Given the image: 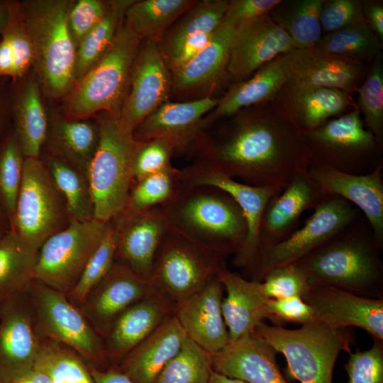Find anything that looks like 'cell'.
I'll return each mask as SVG.
<instances>
[{
	"mask_svg": "<svg viewBox=\"0 0 383 383\" xmlns=\"http://www.w3.org/2000/svg\"><path fill=\"white\" fill-rule=\"evenodd\" d=\"M202 133L188 156L255 187L284 189L306 174L311 157L303 133L272 100L243 109Z\"/></svg>",
	"mask_w": 383,
	"mask_h": 383,
	"instance_id": "obj_1",
	"label": "cell"
},
{
	"mask_svg": "<svg viewBox=\"0 0 383 383\" xmlns=\"http://www.w3.org/2000/svg\"><path fill=\"white\" fill-rule=\"evenodd\" d=\"M170 229L219 260L241 249L248 226L243 212L226 192L211 186L178 185L159 206Z\"/></svg>",
	"mask_w": 383,
	"mask_h": 383,
	"instance_id": "obj_2",
	"label": "cell"
},
{
	"mask_svg": "<svg viewBox=\"0 0 383 383\" xmlns=\"http://www.w3.org/2000/svg\"><path fill=\"white\" fill-rule=\"evenodd\" d=\"M367 221L359 218L299 261L311 284L383 299V263Z\"/></svg>",
	"mask_w": 383,
	"mask_h": 383,
	"instance_id": "obj_3",
	"label": "cell"
},
{
	"mask_svg": "<svg viewBox=\"0 0 383 383\" xmlns=\"http://www.w3.org/2000/svg\"><path fill=\"white\" fill-rule=\"evenodd\" d=\"M72 1H18L21 21L31 43L33 65L42 91L57 99L75 85L76 46L71 37L67 15Z\"/></svg>",
	"mask_w": 383,
	"mask_h": 383,
	"instance_id": "obj_4",
	"label": "cell"
},
{
	"mask_svg": "<svg viewBox=\"0 0 383 383\" xmlns=\"http://www.w3.org/2000/svg\"><path fill=\"white\" fill-rule=\"evenodd\" d=\"M345 328L315 321L287 329L263 321L253 333L285 357L292 378L300 383H332L339 354L351 352L352 333Z\"/></svg>",
	"mask_w": 383,
	"mask_h": 383,
	"instance_id": "obj_5",
	"label": "cell"
},
{
	"mask_svg": "<svg viewBox=\"0 0 383 383\" xmlns=\"http://www.w3.org/2000/svg\"><path fill=\"white\" fill-rule=\"evenodd\" d=\"M142 40L124 21L105 54L69 94L67 118L84 119L101 111L118 116Z\"/></svg>",
	"mask_w": 383,
	"mask_h": 383,
	"instance_id": "obj_6",
	"label": "cell"
},
{
	"mask_svg": "<svg viewBox=\"0 0 383 383\" xmlns=\"http://www.w3.org/2000/svg\"><path fill=\"white\" fill-rule=\"evenodd\" d=\"M99 140L87 176L94 218L107 222L123 209L134 182L132 166L139 142L124 130L117 117L106 113L98 123Z\"/></svg>",
	"mask_w": 383,
	"mask_h": 383,
	"instance_id": "obj_7",
	"label": "cell"
},
{
	"mask_svg": "<svg viewBox=\"0 0 383 383\" xmlns=\"http://www.w3.org/2000/svg\"><path fill=\"white\" fill-rule=\"evenodd\" d=\"M303 135L311 165L364 174L382 161L383 145L365 128L357 104L348 112Z\"/></svg>",
	"mask_w": 383,
	"mask_h": 383,
	"instance_id": "obj_8",
	"label": "cell"
},
{
	"mask_svg": "<svg viewBox=\"0 0 383 383\" xmlns=\"http://www.w3.org/2000/svg\"><path fill=\"white\" fill-rule=\"evenodd\" d=\"M224 262L169 228L156 252L148 278L153 292L177 306L203 289Z\"/></svg>",
	"mask_w": 383,
	"mask_h": 383,
	"instance_id": "obj_9",
	"label": "cell"
},
{
	"mask_svg": "<svg viewBox=\"0 0 383 383\" xmlns=\"http://www.w3.org/2000/svg\"><path fill=\"white\" fill-rule=\"evenodd\" d=\"M357 209L338 196L323 197L299 229L281 243L259 251L243 270L244 277L262 282L272 270L296 262L359 218Z\"/></svg>",
	"mask_w": 383,
	"mask_h": 383,
	"instance_id": "obj_10",
	"label": "cell"
},
{
	"mask_svg": "<svg viewBox=\"0 0 383 383\" xmlns=\"http://www.w3.org/2000/svg\"><path fill=\"white\" fill-rule=\"evenodd\" d=\"M70 222L65 199L41 158H25L11 229L38 250Z\"/></svg>",
	"mask_w": 383,
	"mask_h": 383,
	"instance_id": "obj_11",
	"label": "cell"
},
{
	"mask_svg": "<svg viewBox=\"0 0 383 383\" xmlns=\"http://www.w3.org/2000/svg\"><path fill=\"white\" fill-rule=\"evenodd\" d=\"M107 222L70 221L50 236L38 250L34 281L67 294L99 244Z\"/></svg>",
	"mask_w": 383,
	"mask_h": 383,
	"instance_id": "obj_12",
	"label": "cell"
},
{
	"mask_svg": "<svg viewBox=\"0 0 383 383\" xmlns=\"http://www.w3.org/2000/svg\"><path fill=\"white\" fill-rule=\"evenodd\" d=\"M28 289L42 338L59 342L91 361L106 355L100 335L65 294L35 281Z\"/></svg>",
	"mask_w": 383,
	"mask_h": 383,
	"instance_id": "obj_13",
	"label": "cell"
},
{
	"mask_svg": "<svg viewBox=\"0 0 383 383\" xmlns=\"http://www.w3.org/2000/svg\"><path fill=\"white\" fill-rule=\"evenodd\" d=\"M177 177L181 184L215 187L226 192L235 199L245 217L248 233L241 249L233 256L232 263L242 270L249 267L257 252L258 228L265 207L272 196L283 189L246 184L201 162H192L178 169Z\"/></svg>",
	"mask_w": 383,
	"mask_h": 383,
	"instance_id": "obj_14",
	"label": "cell"
},
{
	"mask_svg": "<svg viewBox=\"0 0 383 383\" xmlns=\"http://www.w3.org/2000/svg\"><path fill=\"white\" fill-rule=\"evenodd\" d=\"M26 292L0 303V379L4 383L33 369L42 340Z\"/></svg>",
	"mask_w": 383,
	"mask_h": 383,
	"instance_id": "obj_15",
	"label": "cell"
},
{
	"mask_svg": "<svg viewBox=\"0 0 383 383\" xmlns=\"http://www.w3.org/2000/svg\"><path fill=\"white\" fill-rule=\"evenodd\" d=\"M171 92V73L158 45L142 40L133 62L128 91L117 117L119 124L133 133L145 117L170 101Z\"/></svg>",
	"mask_w": 383,
	"mask_h": 383,
	"instance_id": "obj_16",
	"label": "cell"
},
{
	"mask_svg": "<svg viewBox=\"0 0 383 383\" xmlns=\"http://www.w3.org/2000/svg\"><path fill=\"white\" fill-rule=\"evenodd\" d=\"M383 161L371 172L353 174L318 165H311L306 175L322 197L338 196L364 213L374 241L383 248Z\"/></svg>",
	"mask_w": 383,
	"mask_h": 383,
	"instance_id": "obj_17",
	"label": "cell"
},
{
	"mask_svg": "<svg viewBox=\"0 0 383 383\" xmlns=\"http://www.w3.org/2000/svg\"><path fill=\"white\" fill-rule=\"evenodd\" d=\"M289 35L266 14L239 24L229 51L226 81L243 82L280 55L294 50Z\"/></svg>",
	"mask_w": 383,
	"mask_h": 383,
	"instance_id": "obj_18",
	"label": "cell"
},
{
	"mask_svg": "<svg viewBox=\"0 0 383 383\" xmlns=\"http://www.w3.org/2000/svg\"><path fill=\"white\" fill-rule=\"evenodd\" d=\"M218 98L206 96L184 101H168L145 117L133 133L138 142L155 138L167 141L175 155L189 154L203 133L204 118L217 105Z\"/></svg>",
	"mask_w": 383,
	"mask_h": 383,
	"instance_id": "obj_19",
	"label": "cell"
},
{
	"mask_svg": "<svg viewBox=\"0 0 383 383\" xmlns=\"http://www.w3.org/2000/svg\"><path fill=\"white\" fill-rule=\"evenodd\" d=\"M152 292L149 279L116 259L91 289L80 310L96 331L106 336L116 318Z\"/></svg>",
	"mask_w": 383,
	"mask_h": 383,
	"instance_id": "obj_20",
	"label": "cell"
},
{
	"mask_svg": "<svg viewBox=\"0 0 383 383\" xmlns=\"http://www.w3.org/2000/svg\"><path fill=\"white\" fill-rule=\"evenodd\" d=\"M302 299L313 309L316 321L334 328L358 327L383 340V299L318 284H311Z\"/></svg>",
	"mask_w": 383,
	"mask_h": 383,
	"instance_id": "obj_21",
	"label": "cell"
},
{
	"mask_svg": "<svg viewBox=\"0 0 383 383\" xmlns=\"http://www.w3.org/2000/svg\"><path fill=\"white\" fill-rule=\"evenodd\" d=\"M279 112L302 133L350 111L353 95L333 88L286 84L272 99Z\"/></svg>",
	"mask_w": 383,
	"mask_h": 383,
	"instance_id": "obj_22",
	"label": "cell"
},
{
	"mask_svg": "<svg viewBox=\"0 0 383 383\" xmlns=\"http://www.w3.org/2000/svg\"><path fill=\"white\" fill-rule=\"evenodd\" d=\"M235 29L220 26L201 52L181 68L170 72L171 94L182 98V101L212 96L211 92L226 81L230 46Z\"/></svg>",
	"mask_w": 383,
	"mask_h": 383,
	"instance_id": "obj_23",
	"label": "cell"
},
{
	"mask_svg": "<svg viewBox=\"0 0 383 383\" xmlns=\"http://www.w3.org/2000/svg\"><path fill=\"white\" fill-rule=\"evenodd\" d=\"M223 289L216 274L174 311L187 336L212 355L220 353L230 341L221 309Z\"/></svg>",
	"mask_w": 383,
	"mask_h": 383,
	"instance_id": "obj_24",
	"label": "cell"
},
{
	"mask_svg": "<svg viewBox=\"0 0 383 383\" xmlns=\"http://www.w3.org/2000/svg\"><path fill=\"white\" fill-rule=\"evenodd\" d=\"M287 84L338 89L354 95L369 66L331 56L314 48L294 49L286 53Z\"/></svg>",
	"mask_w": 383,
	"mask_h": 383,
	"instance_id": "obj_25",
	"label": "cell"
},
{
	"mask_svg": "<svg viewBox=\"0 0 383 383\" xmlns=\"http://www.w3.org/2000/svg\"><path fill=\"white\" fill-rule=\"evenodd\" d=\"M323 198L306 174L298 176L272 196L260 219L257 252L287 238L297 229L302 213L313 209Z\"/></svg>",
	"mask_w": 383,
	"mask_h": 383,
	"instance_id": "obj_26",
	"label": "cell"
},
{
	"mask_svg": "<svg viewBox=\"0 0 383 383\" xmlns=\"http://www.w3.org/2000/svg\"><path fill=\"white\" fill-rule=\"evenodd\" d=\"M277 352L254 333L230 340L212 355V369L245 383H288L276 360Z\"/></svg>",
	"mask_w": 383,
	"mask_h": 383,
	"instance_id": "obj_27",
	"label": "cell"
},
{
	"mask_svg": "<svg viewBox=\"0 0 383 383\" xmlns=\"http://www.w3.org/2000/svg\"><path fill=\"white\" fill-rule=\"evenodd\" d=\"M288 80L285 53L263 65L247 79L231 84L226 94L218 98L216 106L204 118L203 132L243 109L271 101Z\"/></svg>",
	"mask_w": 383,
	"mask_h": 383,
	"instance_id": "obj_28",
	"label": "cell"
},
{
	"mask_svg": "<svg viewBox=\"0 0 383 383\" xmlns=\"http://www.w3.org/2000/svg\"><path fill=\"white\" fill-rule=\"evenodd\" d=\"M111 221L118 233L116 259L148 279L159 245L169 230L159 206L123 221Z\"/></svg>",
	"mask_w": 383,
	"mask_h": 383,
	"instance_id": "obj_29",
	"label": "cell"
},
{
	"mask_svg": "<svg viewBox=\"0 0 383 383\" xmlns=\"http://www.w3.org/2000/svg\"><path fill=\"white\" fill-rule=\"evenodd\" d=\"M216 274L226 290L221 309L230 340L254 332L267 319V298L261 291L260 282L250 280L232 272L223 262Z\"/></svg>",
	"mask_w": 383,
	"mask_h": 383,
	"instance_id": "obj_30",
	"label": "cell"
},
{
	"mask_svg": "<svg viewBox=\"0 0 383 383\" xmlns=\"http://www.w3.org/2000/svg\"><path fill=\"white\" fill-rule=\"evenodd\" d=\"M42 88L35 74L13 82L10 92L13 133L25 158H40L49 130L42 101Z\"/></svg>",
	"mask_w": 383,
	"mask_h": 383,
	"instance_id": "obj_31",
	"label": "cell"
},
{
	"mask_svg": "<svg viewBox=\"0 0 383 383\" xmlns=\"http://www.w3.org/2000/svg\"><path fill=\"white\" fill-rule=\"evenodd\" d=\"M174 311V306L152 291L116 318L106 336V355L123 358Z\"/></svg>",
	"mask_w": 383,
	"mask_h": 383,
	"instance_id": "obj_32",
	"label": "cell"
},
{
	"mask_svg": "<svg viewBox=\"0 0 383 383\" xmlns=\"http://www.w3.org/2000/svg\"><path fill=\"white\" fill-rule=\"evenodd\" d=\"M187 337L173 313L121 359L119 370L135 383H154Z\"/></svg>",
	"mask_w": 383,
	"mask_h": 383,
	"instance_id": "obj_33",
	"label": "cell"
},
{
	"mask_svg": "<svg viewBox=\"0 0 383 383\" xmlns=\"http://www.w3.org/2000/svg\"><path fill=\"white\" fill-rule=\"evenodd\" d=\"M99 124L52 114L49 119L47 140L49 152L60 157L87 174L98 146Z\"/></svg>",
	"mask_w": 383,
	"mask_h": 383,
	"instance_id": "obj_34",
	"label": "cell"
},
{
	"mask_svg": "<svg viewBox=\"0 0 383 383\" xmlns=\"http://www.w3.org/2000/svg\"><path fill=\"white\" fill-rule=\"evenodd\" d=\"M38 253L11 229L0 238V303L28 289L34 281Z\"/></svg>",
	"mask_w": 383,
	"mask_h": 383,
	"instance_id": "obj_35",
	"label": "cell"
},
{
	"mask_svg": "<svg viewBox=\"0 0 383 383\" xmlns=\"http://www.w3.org/2000/svg\"><path fill=\"white\" fill-rule=\"evenodd\" d=\"M196 0H135L126 9L125 23L143 40L157 45L174 22Z\"/></svg>",
	"mask_w": 383,
	"mask_h": 383,
	"instance_id": "obj_36",
	"label": "cell"
},
{
	"mask_svg": "<svg viewBox=\"0 0 383 383\" xmlns=\"http://www.w3.org/2000/svg\"><path fill=\"white\" fill-rule=\"evenodd\" d=\"M67 205L70 221L94 219L91 193L87 174L50 152L41 159Z\"/></svg>",
	"mask_w": 383,
	"mask_h": 383,
	"instance_id": "obj_37",
	"label": "cell"
},
{
	"mask_svg": "<svg viewBox=\"0 0 383 383\" xmlns=\"http://www.w3.org/2000/svg\"><path fill=\"white\" fill-rule=\"evenodd\" d=\"M323 0H281L268 13L291 38L294 49L313 48L323 33L319 14Z\"/></svg>",
	"mask_w": 383,
	"mask_h": 383,
	"instance_id": "obj_38",
	"label": "cell"
},
{
	"mask_svg": "<svg viewBox=\"0 0 383 383\" xmlns=\"http://www.w3.org/2000/svg\"><path fill=\"white\" fill-rule=\"evenodd\" d=\"M313 48L331 56L369 66L382 53V44L370 25L363 21L323 34Z\"/></svg>",
	"mask_w": 383,
	"mask_h": 383,
	"instance_id": "obj_39",
	"label": "cell"
},
{
	"mask_svg": "<svg viewBox=\"0 0 383 383\" xmlns=\"http://www.w3.org/2000/svg\"><path fill=\"white\" fill-rule=\"evenodd\" d=\"M134 1H109V9L105 16L79 43L75 55L76 83L99 61L111 45L124 22L126 9Z\"/></svg>",
	"mask_w": 383,
	"mask_h": 383,
	"instance_id": "obj_40",
	"label": "cell"
},
{
	"mask_svg": "<svg viewBox=\"0 0 383 383\" xmlns=\"http://www.w3.org/2000/svg\"><path fill=\"white\" fill-rule=\"evenodd\" d=\"M228 0L197 1L168 29L158 44L164 59L181 42L201 33H211L221 25Z\"/></svg>",
	"mask_w": 383,
	"mask_h": 383,
	"instance_id": "obj_41",
	"label": "cell"
},
{
	"mask_svg": "<svg viewBox=\"0 0 383 383\" xmlns=\"http://www.w3.org/2000/svg\"><path fill=\"white\" fill-rule=\"evenodd\" d=\"M33 368L45 372L52 383H94L77 352L48 338H42Z\"/></svg>",
	"mask_w": 383,
	"mask_h": 383,
	"instance_id": "obj_42",
	"label": "cell"
},
{
	"mask_svg": "<svg viewBox=\"0 0 383 383\" xmlns=\"http://www.w3.org/2000/svg\"><path fill=\"white\" fill-rule=\"evenodd\" d=\"M178 169L148 175L134 182L123 210L113 219L123 221L165 202L178 185Z\"/></svg>",
	"mask_w": 383,
	"mask_h": 383,
	"instance_id": "obj_43",
	"label": "cell"
},
{
	"mask_svg": "<svg viewBox=\"0 0 383 383\" xmlns=\"http://www.w3.org/2000/svg\"><path fill=\"white\" fill-rule=\"evenodd\" d=\"M212 355L186 338L154 383H210Z\"/></svg>",
	"mask_w": 383,
	"mask_h": 383,
	"instance_id": "obj_44",
	"label": "cell"
},
{
	"mask_svg": "<svg viewBox=\"0 0 383 383\" xmlns=\"http://www.w3.org/2000/svg\"><path fill=\"white\" fill-rule=\"evenodd\" d=\"M118 233L111 221L107 222L101 241L88 260L74 287L66 294L75 306H80L91 289L111 270L116 258Z\"/></svg>",
	"mask_w": 383,
	"mask_h": 383,
	"instance_id": "obj_45",
	"label": "cell"
},
{
	"mask_svg": "<svg viewBox=\"0 0 383 383\" xmlns=\"http://www.w3.org/2000/svg\"><path fill=\"white\" fill-rule=\"evenodd\" d=\"M25 157L13 131L0 140V206L10 223L21 185Z\"/></svg>",
	"mask_w": 383,
	"mask_h": 383,
	"instance_id": "obj_46",
	"label": "cell"
},
{
	"mask_svg": "<svg viewBox=\"0 0 383 383\" xmlns=\"http://www.w3.org/2000/svg\"><path fill=\"white\" fill-rule=\"evenodd\" d=\"M383 58L381 53L369 66L365 78L356 89L357 106L367 129L383 145Z\"/></svg>",
	"mask_w": 383,
	"mask_h": 383,
	"instance_id": "obj_47",
	"label": "cell"
},
{
	"mask_svg": "<svg viewBox=\"0 0 383 383\" xmlns=\"http://www.w3.org/2000/svg\"><path fill=\"white\" fill-rule=\"evenodd\" d=\"M311 283L305 270L297 262L270 271L260 282L263 294L270 299L300 296L309 292Z\"/></svg>",
	"mask_w": 383,
	"mask_h": 383,
	"instance_id": "obj_48",
	"label": "cell"
},
{
	"mask_svg": "<svg viewBox=\"0 0 383 383\" xmlns=\"http://www.w3.org/2000/svg\"><path fill=\"white\" fill-rule=\"evenodd\" d=\"M10 17L4 33L13 53V82L25 77L33 65L31 43L21 21L18 1H9ZM2 34V35H3Z\"/></svg>",
	"mask_w": 383,
	"mask_h": 383,
	"instance_id": "obj_49",
	"label": "cell"
},
{
	"mask_svg": "<svg viewBox=\"0 0 383 383\" xmlns=\"http://www.w3.org/2000/svg\"><path fill=\"white\" fill-rule=\"evenodd\" d=\"M174 155L172 146L163 139L139 142L133 160V181L172 169L171 160Z\"/></svg>",
	"mask_w": 383,
	"mask_h": 383,
	"instance_id": "obj_50",
	"label": "cell"
},
{
	"mask_svg": "<svg viewBox=\"0 0 383 383\" xmlns=\"http://www.w3.org/2000/svg\"><path fill=\"white\" fill-rule=\"evenodd\" d=\"M373 339L370 349L349 353L344 364L348 377L345 383H383V340Z\"/></svg>",
	"mask_w": 383,
	"mask_h": 383,
	"instance_id": "obj_51",
	"label": "cell"
},
{
	"mask_svg": "<svg viewBox=\"0 0 383 383\" xmlns=\"http://www.w3.org/2000/svg\"><path fill=\"white\" fill-rule=\"evenodd\" d=\"M319 20L323 34L333 33L365 21L362 1L323 0Z\"/></svg>",
	"mask_w": 383,
	"mask_h": 383,
	"instance_id": "obj_52",
	"label": "cell"
},
{
	"mask_svg": "<svg viewBox=\"0 0 383 383\" xmlns=\"http://www.w3.org/2000/svg\"><path fill=\"white\" fill-rule=\"evenodd\" d=\"M109 6V1H72L67 15V25L76 48L105 16Z\"/></svg>",
	"mask_w": 383,
	"mask_h": 383,
	"instance_id": "obj_53",
	"label": "cell"
},
{
	"mask_svg": "<svg viewBox=\"0 0 383 383\" xmlns=\"http://www.w3.org/2000/svg\"><path fill=\"white\" fill-rule=\"evenodd\" d=\"M267 318L279 326L283 323L303 326L316 321L313 309L300 296L268 298Z\"/></svg>",
	"mask_w": 383,
	"mask_h": 383,
	"instance_id": "obj_54",
	"label": "cell"
},
{
	"mask_svg": "<svg viewBox=\"0 0 383 383\" xmlns=\"http://www.w3.org/2000/svg\"><path fill=\"white\" fill-rule=\"evenodd\" d=\"M281 0H228L221 25L236 28L243 22L268 14Z\"/></svg>",
	"mask_w": 383,
	"mask_h": 383,
	"instance_id": "obj_55",
	"label": "cell"
},
{
	"mask_svg": "<svg viewBox=\"0 0 383 383\" xmlns=\"http://www.w3.org/2000/svg\"><path fill=\"white\" fill-rule=\"evenodd\" d=\"M214 31L199 33L181 42L163 59L170 72L181 68L192 60L209 44Z\"/></svg>",
	"mask_w": 383,
	"mask_h": 383,
	"instance_id": "obj_56",
	"label": "cell"
},
{
	"mask_svg": "<svg viewBox=\"0 0 383 383\" xmlns=\"http://www.w3.org/2000/svg\"><path fill=\"white\" fill-rule=\"evenodd\" d=\"M365 21L383 43V3L382 1H362Z\"/></svg>",
	"mask_w": 383,
	"mask_h": 383,
	"instance_id": "obj_57",
	"label": "cell"
},
{
	"mask_svg": "<svg viewBox=\"0 0 383 383\" xmlns=\"http://www.w3.org/2000/svg\"><path fill=\"white\" fill-rule=\"evenodd\" d=\"M94 383H135L120 370H99L89 367Z\"/></svg>",
	"mask_w": 383,
	"mask_h": 383,
	"instance_id": "obj_58",
	"label": "cell"
},
{
	"mask_svg": "<svg viewBox=\"0 0 383 383\" xmlns=\"http://www.w3.org/2000/svg\"><path fill=\"white\" fill-rule=\"evenodd\" d=\"M9 118H11L10 93L0 84V140L7 132L6 128Z\"/></svg>",
	"mask_w": 383,
	"mask_h": 383,
	"instance_id": "obj_59",
	"label": "cell"
},
{
	"mask_svg": "<svg viewBox=\"0 0 383 383\" xmlns=\"http://www.w3.org/2000/svg\"><path fill=\"white\" fill-rule=\"evenodd\" d=\"M9 383H52V382L45 372L33 368Z\"/></svg>",
	"mask_w": 383,
	"mask_h": 383,
	"instance_id": "obj_60",
	"label": "cell"
},
{
	"mask_svg": "<svg viewBox=\"0 0 383 383\" xmlns=\"http://www.w3.org/2000/svg\"><path fill=\"white\" fill-rule=\"evenodd\" d=\"M10 17L9 1L0 0V36L4 33Z\"/></svg>",
	"mask_w": 383,
	"mask_h": 383,
	"instance_id": "obj_61",
	"label": "cell"
},
{
	"mask_svg": "<svg viewBox=\"0 0 383 383\" xmlns=\"http://www.w3.org/2000/svg\"><path fill=\"white\" fill-rule=\"evenodd\" d=\"M210 383H245L243 381L227 377L212 370Z\"/></svg>",
	"mask_w": 383,
	"mask_h": 383,
	"instance_id": "obj_62",
	"label": "cell"
},
{
	"mask_svg": "<svg viewBox=\"0 0 383 383\" xmlns=\"http://www.w3.org/2000/svg\"><path fill=\"white\" fill-rule=\"evenodd\" d=\"M11 230L10 221L0 206V238Z\"/></svg>",
	"mask_w": 383,
	"mask_h": 383,
	"instance_id": "obj_63",
	"label": "cell"
},
{
	"mask_svg": "<svg viewBox=\"0 0 383 383\" xmlns=\"http://www.w3.org/2000/svg\"><path fill=\"white\" fill-rule=\"evenodd\" d=\"M0 383H4V382L0 379Z\"/></svg>",
	"mask_w": 383,
	"mask_h": 383,
	"instance_id": "obj_64",
	"label": "cell"
}]
</instances>
